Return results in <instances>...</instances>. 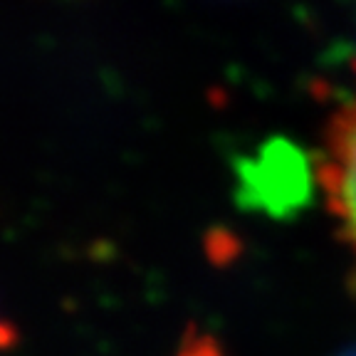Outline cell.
<instances>
[{
  "instance_id": "1",
  "label": "cell",
  "mask_w": 356,
  "mask_h": 356,
  "mask_svg": "<svg viewBox=\"0 0 356 356\" xmlns=\"http://www.w3.org/2000/svg\"><path fill=\"white\" fill-rule=\"evenodd\" d=\"M235 198L248 211L289 218L312 200L319 186L317 161L287 139H267L235 161Z\"/></svg>"
},
{
  "instance_id": "2",
  "label": "cell",
  "mask_w": 356,
  "mask_h": 356,
  "mask_svg": "<svg viewBox=\"0 0 356 356\" xmlns=\"http://www.w3.org/2000/svg\"><path fill=\"white\" fill-rule=\"evenodd\" d=\"M317 173L329 213L356 252V99L339 106L329 122Z\"/></svg>"
},
{
  "instance_id": "3",
  "label": "cell",
  "mask_w": 356,
  "mask_h": 356,
  "mask_svg": "<svg viewBox=\"0 0 356 356\" xmlns=\"http://www.w3.org/2000/svg\"><path fill=\"white\" fill-rule=\"evenodd\" d=\"M176 356H222V351L213 337L200 334V332H191L184 337Z\"/></svg>"
},
{
  "instance_id": "4",
  "label": "cell",
  "mask_w": 356,
  "mask_h": 356,
  "mask_svg": "<svg viewBox=\"0 0 356 356\" xmlns=\"http://www.w3.org/2000/svg\"><path fill=\"white\" fill-rule=\"evenodd\" d=\"M337 356H356V346H351V349L341 351V354H337Z\"/></svg>"
}]
</instances>
